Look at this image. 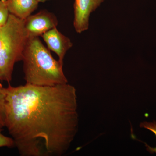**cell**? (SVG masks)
Returning <instances> with one entry per match:
<instances>
[{"label":"cell","mask_w":156,"mask_h":156,"mask_svg":"<svg viewBox=\"0 0 156 156\" xmlns=\"http://www.w3.org/2000/svg\"><path fill=\"white\" fill-rule=\"evenodd\" d=\"M28 38L24 20L10 14L6 24L0 28V81L11 82L14 65L22 61Z\"/></svg>","instance_id":"obj_3"},{"label":"cell","mask_w":156,"mask_h":156,"mask_svg":"<svg viewBox=\"0 0 156 156\" xmlns=\"http://www.w3.org/2000/svg\"><path fill=\"white\" fill-rule=\"evenodd\" d=\"M1 27H0V28H1Z\"/></svg>","instance_id":"obj_13"},{"label":"cell","mask_w":156,"mask_h":156,"mask_svg":"<svg viewBox=\"0 0 156 156\" xmlns=\"http://www.w3.org/2000/svg\"><path fill=\"white\" fill-rule=\"evenodd\" d=\"M5 2L10 14L22 20L35 11L39 3L36 0H5Z\"/></svg>","instance_id":"obj_7"},{"label":"cell","mask_w":156,"mask_h":156,"mask_svg":"<svg viewBox=\"0 0 156 156\" xmlns=\"http://www.w3.org/2000/svg\"><path fill=\"white\" fill-rule=\"evenodd\" d=\"M140 128H145L148 130H149L152 132L156 136V121L153 122H144L140 123ZM147 147V150L151 154H156V147H151L146 144Z\"/></svg>","instance_id":"obj_9"},{"label":"cell","mask_w":156,"mask_h":156,"mask_svg":"<svg viewBox=\"0 0 156 156\" xmlns=\"http://www.w3.org/2000/svg\"><path fill=\"white\" fill-rule=\"evenodd\" d=\"M58 21L55 14L47 10L30 15L24 20V25L29 37L41 36L50 30L56 27Z\"/></svg>","instance_id":"obj_4"},{"label":"cell","mask_w":156,"mask_h":156,"mask_svg":"<svg viewBox=\"0 0 156 156\" xmlns=\"http://www.w3.org/2000/svg\"><path fill=\"white\" fill-rule=\"evenodd\" d=\"M48 49L57 54L58 60L63 64V58L66 52L73 47V43L67 37L57 29L50 30L41 36Z\"/></svg>","instance_id":"obj_6"},{"label":"cell","mask_w":156,"mask_h":156,"mask_svg":"<svg viewBox=\"0 0 156 156\" xmlns=\"http://www.w3.org/2000/svg\"><path fill=\"white\" fill-rule=\"evenodd\" d=\"M105 0H75L74 5L73 26L77 33L87 30L89 27L90 14Z\"/></svg>","instance_id":"obj_5"},{"label":"cell","mask_w":156,"mask_h":156,"mask_svg":"<svg viewBox=\"0 0 156 156\" xmlns=\"http://www.w3.org/2000/svg\"><path fill=\"white\" fill-rule=\"evenodd\" d=\"M5 127L23 156H61L75 137L76 91L67 83L5 88Z\"/></svg>","instance_id":"obj_1"},{"label":"cell","mask_w":156,"mask_h":156,"mask_svg":"<svg viewBox=\"0 0 156 156\" xmlns=\"http://www.w3.org/2000/svg\"><path fill=\"white\" fill-rule=\"evenodd\" d=\"M36 1H37L39 3H44L45 2H47V1H49V0H36Z\"/></svg>","instance_id":"obj_12"},{"label":"cell","mask_w":156,"mask_h":156,"mask_svg":"<svg viewBox=\"0 0 156 156\" xmlns=\"http://www.w3.org/2000/svg\"><path fill=\"white\" fill-rule=\"evenodd\" d=\"M5 88L0 83V129L5 127Z\"/></svg>","instance_id":"obj_8"},{"label":"cell","mask_w":156,"mask_h":156,"mask_svg":"<svg viewBox=\"0 0 156 156\" xmlns=\"http://www.w3.org/2000/svg\"><path fill=\"white\" fill-rule=\"evenodd\" d=\"M2 131V129H0V147L11 148L15 147V143L13 138L4 135Z\"/></svg>","instance_id":"obj_11"},{"label":"cell","mask_w":156,"mask_h":156,"mask_svg":"<svg viewBox=\"0 0 156 156\" xmlns=\"http://www.w3.org/2000/svg\"><path fill=\"white\" fill-rule=\"evenodd\" d=\"M22 61L26 83L54 86L68 83L63 64L54 59L38 37H29L23 50Z\"/></svg>","instance_id":"obj_2"},{"label":"cell","mask_w":156,"mask_h":156,"mask_svg":"<svg viewBox=\"0 0 156 156\" xmlns=\"http://www.w3.org/2000/svg\"><path fill=\"white\" fill-rule=\"evenodd\" d=\"M9 10L7 8L5 0H0V27L6 24L9 16Z\"/></svg>","instance_id":"obj_10"}]
</instances>
